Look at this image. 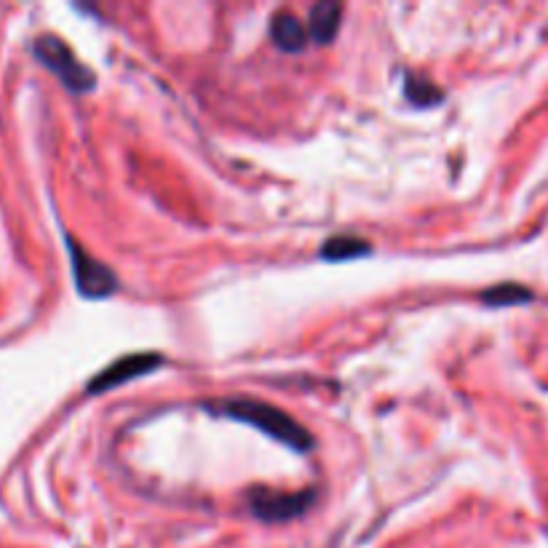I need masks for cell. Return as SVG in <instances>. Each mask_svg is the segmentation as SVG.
I'll use <instances>...</instances> for the list:
<instances>
[{
    "mask_svg": "<svg viewBox=\"0 0 548 548\" xmlns=\"http://www.w3.org/2000/svg\"><path fill=\"white\" fill-rule=\"evenodd\" d=\"M67 252H70V268H73L75 287L86 300H105V297L118 292V279L115 273L107 268L105 262L91 257L86 246H81L73 236L65 238Z\"/></svg>",
    "mask_w": 548,
    "mask_h": 548,
    "instance_id": "3",
    "label": "cell"
},
{
    "mask_svg": "<svg viewBox=\"0 0 548 548\" xmlns=\"http://www.w3.org/2000/svg\"><path fill=\"white\" fill-rule=\"evenodd\" d=\"M164 364V356L153 351H142V353H129L123 359L113 361L105 372H99L97 377H91V383L86 391L89 393H107L118 388V385H126L137 377H145L150 372H156Z\"/></svg>",
    "mask_w": 548,
    "mask_h": 548,
    "instance_id": "5",
    "label": "cell"
},
{
    "mask_svg": "<svg viewBox=\"0 0 548 548\" xmlns=\"http://www.w3.org/2000/svg\"><path fill=\"white\" fill-rule=\"evenodd\" d=\"M270 38L276 43V49L287 51V54H300L308 43V30L295 14L289 11H279L276 17L270 19Z\"/></svg>",
    "mask_w": 548,
    "mask_h": 548,
    "instance_id": "6",
    "label": "cell"
},
{
    "mask_svg": "<svg viewBox=\"0 0 548 548\" xmlns=\"http://www.w3.org/2000/svg\"><path fill=\"white\" fill-rule=\"evenodd\" d=\"M204 409L209 415L217 418H230L246 426L257 428L270 439L287 444L289 450L295 452H311L313 450V436L311 431L297 423L292 415H287L284 409L273 407L268 401L249 399V396H222V399L204 401Z\"/></svg>",
    "mask_w": 548,
    "mask_h": 548,
    "instance_id": "1",
    "label": "cell"
},
{
    "mask_svg": "<svg viewBox=\"0 0 548 548\" xmlns=\"http://www.w3.org/2000/svg\"><path fill=\"white\" fill-rule=\"evenodd\" d=\"M340 17H343V6L340 3H316L308 14V38L319 46L335 41L337 27H340Z\"/></svg>",
    "mask_w": 548,
    "mask_h": 548,
    "instance_id": "7",
    "label": "cell"
},
{
    "mask_svg": "<svg viewBox=\"0 0 548 548\" xmlns=\"http://www.w3.org/2000/svg\"><path fill=\"white\" fill-rule=\"evenodd\" d=\"M33 51L35 57L41 59V65L57 75L67 91H73V94H89V91H94V86H97L94 70L83 65L62 38H57V35H41V38H35Z\"/></svg>",
    "mask_w": 548,
    "mask_h": 548,
    "instance_id": "2",
    "label": "cell"
},
{
    "mask_svg": "<svg viewBox=\"0 0 548 548\" xmlns=\"http://www.w3.org/2000/svg\"><path fill=\"white\" fill-rule=\"evenodd\" d=\"M372 252V244L351 233H340V236H329L319 249V257L324 262H348L367 257Z\"/></svg>",
    "mask_w": 548,
    "mask_h": 548,
    "instance_id": "8",
    "label": "cell"
},
{
    "mask_svg": "<svg viewBox=\"0 0 548 548\" xmlns=\"http://www.w3.org/2000/svg\"><path fill=\"white\" fill-rule=\"evenodd\" d=\"M404 97L418 107H431L442 102V89L423 73H404Z\"/></svg>",
    "mask_w": 548,
    "mask_h": 548,
    "instance_id": "9",
    "label": "cell"
},
{
    "mask_svg": "<svg viewBox=\"0 0 548 548\" xmlns=\"http://www.w3.org/2000/svg\"><path fill=\"white\" fill-rule=\"evenodd\" d=\"M316 500V490L303 492H279V490H252L246 495L249 511L260 522H289L295 516H303Z\"/></svg>",
    "mask_w": 548,
    "mask_h": 548,
    "instance_id": "4",
    "label": "cell"
},
{
    "mask_svg": "<svg viewBox=\"0 0 548 548\" xmlns=\"http://www.w3.org/2000/svg\"><path fill=\"white\" fill-rule=\"evenodd\" d=\"M482 300L487 305H516V303H527L530 300V292L516 284H500V287L487 289L482 295Z\"/></svg>",
    "mask_w": 548,
    "mask_h": 548,
    "instance_id": "10",
    "label": "cell"
}]
</instances>
